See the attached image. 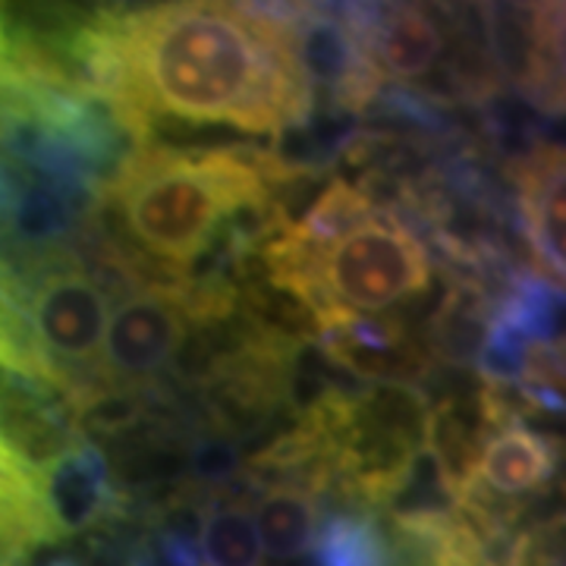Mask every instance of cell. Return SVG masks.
I'll list each match as a JSON object with an SVG mask.
<instances>
[{
  "label": "cell",
  "instance_id": "cell-1",
  "mask_svg": "<svg viewBox=\"0 0 566 566\" xmlns=\"http://www.w3.org/2000/svg\"><path fill=\"white\" fill-rule=\"evenodd\" d=\"M123 54L151 123L174 117L281 133L315 111V95L252 3L123 10Z\"/></svg>",
  "mask_w": 566,
  "mask_h": 566
},
{
  "label": "cell",
  "instance_id": "cell-2",
  "mask_svg": "<svg viewBox=\"0 0 566 566\" xmlns=\"http://www.w3.org/2000/svg\"><path fill=\"white\" fill-rule=\"evenodd\" d=\"M255 145L174 148L151 139L126 151L104 182L98 211H114L129 249L180 277L221 240L230 214L271 199Z\"/></svg>",
  "mask_w": 566,
  "mask_h": 566
},
{
  "label": "cell",
  "instance_id": "cell-3",
  "mask_svg": "<svg viewBox=\"0 0 566 566\" xmlns=\"http://www.w3.org/2000/svg\"><path fill=\"white\" fill-rule=\"evenodd\" d=\"M7 255L20 264L25 281V322L41 359L57 378L63 400L82 387L98 385L107 296L82 268L76 245L41 255Z\"/></svg>",
  "mask_w": 566,
  "mask_h": 566
},
{
  "label": "cell",
  "instance_id": "cell-4",
  "mask_svg": "<svg viewBox=\"0 0 566 566\" xmlns=\"http://www.w3.org/2000/svg\"><path fill=\"white\" fill-rule=\"evenodd\" d=\"M286 48L300 80L318 104L349 117H365L378 102L385 80L368 61L340 7L322 3H252Z\"/></svg>",
  "mask_w": 566,
  "mask_h": 566
},
{
  "label": "cell",
  "instance_id": "cell-5",
  "mask_svg": "<svg viewBox=\"0 0 566 566\" xmlns=\"http://www.w3.org/2000/svg\"><path fill=\"white\" fill-rule=\"evenodd\" d=\"M431 271L434 264L422 240L378 214L324 252L318 283L337 308L359 315L422 296Z\"/></svg>",
  "mask_w": 566,
  "mask_h": 566
},
{
  "label": "cell",
  "instance_id": "cell-6",
  "mask_svg": "<svg viewBox=\"0 0 566 566\" xmlns=\"http://www.w3.org/2000/svg\"><path fill=\"white\" fill-rule=\"evenodd\" d=\"M186 340L189 322L174 296V281L142 283L107 312L98 385L155 390Z\"/></svg>",
  "mask_w": 566,
  "mask_h": 566
},
{
  "label": "cell",
  "instance_id": "cell-7",
  "mask_svg": "<svg viewBox=\"0 0 566 566\" xmlns=\"http://www.w3.org/2000/svg\"><path fill=\"white\" fill-rule=\"evenodd\" d=\"M35 475L54 542L95 532L126 510V494L117 485L107 453L95 441L76 438L48 463H41Z\"/></svg>",
  "mask_w": 566,
  "mask_h": 566
},
{
  "label": "cell",
  "instance_id": "cell-8",
  "mask_svg": "<svg viewBox=\"0 0 566 566\" xmlns=\"http://www.w3.org/2000/svg\"><path fill=\"white\" fill-rule=\"evenodd\" d=\"M315 346L337 371L368 387H422L431 371V356L390 315H346L315 331Z\"/></svg>",
  "mask_w": 566,
  "mask_h": 566
},
{
  "label": "cell",
  "instance_id": "cell-9",
  "mask_svg": "<svg viewBox=\"0 0 566 566\" xmlns=\"http://www.w3.org/2000/svg\"><path fill=\"white\" fill-rule=\"evenodd\" d=\"M346 22L381 73V80L412 82L431 73L444 54V29L416 3H344Z\"/></svg>",
  "mask_w": 566,
  "mask_h": 566
},
{
  "label": "cell",
  "instance_id": "cell-10",
  "mask_svg": "<svg viewBox=\"0 0 566 566\" xmlns=\"http://www.w3.org/2000/svg\"><path fill=\"white\" fill-rule=\"evenodd\" d=\"M510 180L516 182V221L535 271L564 286V145H542Z\"/></svg>",
  "mask_w": 566,
  "mask_h": 566
},
{
  "label": "cell",
  "instance_id": "cell-11",
  "mask_svg": "<svg viewBox=\"0 0 566 566\" xmlns=\"http://www.w3.org/2000/svg\"><path fill=\"white\" fill-rule=\"evenodd\" d=\"M312 566H406L385 523L363 506L337 504L324 510L308 547Z\"/></svg>",
  "mask_w": 566,
  "mask_h": 566
},
{
  "label": "cell",
  "instance_id": "cell-12",
  "mask_svg": "<svg viewBox=\"0 0 566 566\" xmlns=\"http://www.w3.org/2000/svg\"><path fill=\"white\" fill-rule=\"evenodd\" d=\"M557 460L560 457L551 438L520 424L488 438L475 465V479L494 494L520 501L523 494H532L554 479Z\"/></svg>",
  "mask_w": 566,
  "mask_h": 566
},
{
  "label": "cell",
  "instance_id": "cell-13",
  "mask_svg": "<svg viewBox=\"0 0 566 566\" xmlns=\"http://www.w3.org/2000/svg\"><path fill=\"white\" fill-rule=\"evenodd\" d=\"M494 305H497V300L482 286L450 283L444 300L434 308L431 322L424 327L428 356H434L447 365H457V368L475 363V353L485 340Z\"/></svg>",
  "mask_w": 566,
  "mask_h": 566
},
{
  "label": "cell",
  "instance_id": "cell-14",
  "mask_svg": "<svg viewBox=\"0 0 566 566\" xmlns=\"http://www.w3.org/2000/svg\"><path fill=\"white\" fill-rule=\"evenodd\" d=\"M318 520H322V497L308 494L303 488H262L252 510L259 545L271 560L305 557L318 532Z\"/></svg>",
  "mask_w": 566,
  "mask_h": 566
},
{
  "label": "cell",
  "instance_id": "cell-15",
  "mask_svg": "<svg viewBox=\"0 0 566 566\" xmlns=\"http://www.w3.org/2000/svg\"><path fill=\"white\" fill-rule=\"evenodd\" d=\"M199 551L202 566H268L252 526V504L240 491H221L205 501Z\"/></svg>",
  "mask_w": 566,
  "mask_h": 566
},
{
  "label": "cell",
  "instance_id": "cell-16",
  "mask_svg": "<svg viewBox=\"0 0 566 566\" xmlns=\"http://www.w3.org/2000/svg\"><path fill=\"white\" fill-rule=\"evenodd\" d=\"M378 211L375 205L359 192V186L346 182L344 177H331L318 192V199L308 205L300 223H293L290 230H283L293 243L308 249L312 255L322 259L331 245H337L353 230H359L368 221H375Z\"/></svg>",
  "mask_w": 566,
  "mask_h": 566
},
{
  "label": "cell",
  "instance_id": "cell-17",
  "mask_svg": "<svg viewBox=\"0 0 566 566\" xmlns=\"http://www.w3.org/2000/svg\"><path fill=\"white\" fill-rule=\"evenodd\" d=\"M479 22H482V41L491 66L523 95L535 70V39L528 25V7L485 3L479 7Z\"/></svg>",
  "mask_w": 566,
  "mask_h": 566
},
{
  "label": "cell",
  "instance_id": "cell-18",
  "mask_svg": "<svg viewBox=\"0 0 566 566\" xmlns=\"http://www.w3.org/2000/svg\"><path fill=\"white\" fill-rule=\"evenodd\" d=\"M494 308L520 324L532 344H564V286L535 268H520Z\"/></svg>",
  "mask_w": 566,
  "mask_h": 566
},
{
  "label": "cell",
  "instance_id": "cell-19",
  "mask_svg": "<svg viewBox=\"0 0 566 566\" xmlns=\"http://www.w3.org/2000/svg\"><path fill=\"white\" fill-rule=\"evenodd\" d=\"M528 349H532V340L528 334L513 322L510 315L497 312L491 315L485 331V340L475 353V368L482 375V381L491 387H513L523 381V371H526Z\"/></svg>",
  "mask_w": 566,
  "mask_h": 566
},
{
  "label": "cell",
  "instance_id": "cell-20",
  "mask_svg": "<svg viewBox=\"0 0 566 566\" xmlns=\"http://www.w3.org/2000/svg\"><path fill=\"white\" fill-rule=\"evenodd\" d=\"M243 450L230 434L208 431L189 444V453H186V482L189 485L186 488H192L199 494H221L237 485L243 479Z\"/></svg>",
  "mask_w": 566,
  "mask_h": 566
}]
</instances>
